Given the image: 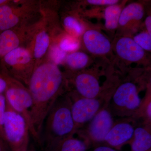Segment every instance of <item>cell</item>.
<instances>
[{"instance_id":"obj_2","label":"cell","mask_w":151,"mask_h":151,"mask_svg":"<svg viewBox=\"0 0 151 151\" xmlns=\"http://www.w3.org/2000/svg\"><path fill=\"white\" fill-rule=\"evenodd\" d=\"M69 99L58 98L47 116L40 135V145L44 151H56L63 141L76 131Z\"/></svg>"},{"instance_id":"obj_19","label":"cell","mask_w":151,"mask_h":151,"mask_svg":"<svg viewBox=\"0 0 151 151\" xmlns=\"http://www.w3.org/2000/svg\"><path fill=\"white\" fill-rule=\"evenodd\" d=\"M87 148L85 141L73 137V136L63 141L56 151H86Z\"/></svg>"},{"instance_id":"obj_9","label":"cell","mask_w":151,"mask_h":151,"mask_svg":"<svg viewBox=\"0 0 151 151\" xmlns=\"http://www.w3.org/2000/svg\"><path fill=\"white\" fill-rule=\"evenodd\" d=\"M83 40L86 49L94 55H105L111 49L110 40L103 34L94 29H89L84 33Z\"/></svg>"},{"instance_id":"obj_30","label":"cell","mask_w":151,"mask_h":151,"mask_svg":"<svg viewBox=\"0 0 151 151\" xmlns=\"http://www.w3.org/2000/svg\"><path fill=\"white\" fill-rule=\"evenodd\" d=\"M145 25L147 28V32L151 35V17L149 16L146 18L145 19Z\"/></svg>"},{"instance_id":"obj_17","label":"cell","mask_w":151,"mask_h":151,"mask_svg":"<svg viewBox=\"0 0 151 151\" xmlns=\"http://www.w3.org/2000/svg\"><path fill=\"white\" fill-rule=\"evenodd\" d=\"M50 42V38L48 32L42 29L35 35L34 44L33 57L38 60L41 59L46 54Z\"/></svg>"},{"instance_id":"obj_12","label":"cell","mask_w":151,"mask_h":151,"mask_svg":"<svg viewBox=\"0 0 151 151\" xmlns=\"http://www.w3.org/2000/svg\"><path fill=\"white\" fill-rule=\"evenodd\" d=\"M74 84L77 92L83 97L95 98L100 91L99 81L95 76L88 73L76 76Z\"/></svg>"},{"instance_id":"obj_26","label":"cell","mask_w":151,"mask_h":151,"mask_svg":"<svg viewBox=\"0 0 151 151\" xmlns=\"http://www.w3.org/2000/svg\"><path fill=\"white\" fill-rule=\"evenodd\" d=\"M9 76L0 68V94H4L8 86Z\"/></svg>"},{"instance_id":"obj_27","label":"cell","mask_w":151,"mask_h":151,"mask_svg":"<svg viewBox=\"0 0 151 151\" xmlns=\"http://www.w3.org/2000/svg\"><path fill=\"white\" fill-rule=\"evenodd\" d=\"M119 1L117 0H88L87 2L95 6H111L117 4Z\"/></svg>"},{"instance_id":"obj_3","label":"cell","mask_w":151,"mask_h":151,"mask_svg":"<svg viewBox=\"0 0 151 151\" xmlns=\"http://www.w3.org/2000/svg\"><path fill=\"white\" fill-rule=\"evenodd\" d=\"M4 132L5 141L11 151H28L30 134L28 125L23 117L14 111L7 103Z\"/></svg>"},{"instance_id":"obj_10","label":"cell","mask_w":151,"mask_h":151,"mask_svg":"<svg viewBox=\"0 0 151 151\" xmlns=\"http://www.w3.org/2000/svg\"><path fill=\"white\" fill-rule=\"evenodd\" d=\"M116 50L120 58L129 62L140 61L145 55V50L133 39L128 37H123L117 41Z\"/></svg>"},{"instance_id":"obj_7","label":"cell","mask_w":151,"mask_h":151,"mask_svg":"<svg viewBox=\"0 0 151 151\" xmlns=\"http://www.w3.org/2000/svg\"><path fill=\"white\" fill-rule=\"evenodd\" d=\"M113 101L117 107L130 111L137 109L141 103L137 86L130 82L123 83L117 88Z\"/></svg>"},{"instance_id":"obj_32","label":"cell","mask_w":151,"mask_h":151,"mask_svg":"<svg viewBox=\"0 0 151 151\" xmlns=\"http://www.w3.org/2000/svg\"><path fill=\"white\" fill-rule=\"evenodd\" d=\"M9 1H6V0H0V6L7 4Z\"/></svg>"},{"instance_id":"obj_15","label":"cell","mask_w":151,"mask_h":151,"mask_svg":"<svg viewBox=\"0 0 151 151\" xmlns=\"http://www.w3.org/2000/svg\"><path fill=\"white\" fill-rule=\"evenodd\" d=\"M144 15L142 6L138 3H133L125 7L121 12L119 24L125 26L132 21L140 20Z\"/></svg>"},{"instance_id":"obj_20","label":"cell","mask_w":151,"mask_h":151,"mask_svg":"<svg viewBox=\"0 0 151 151\" xmlns=\"http://www.w3.org/2000/svg\"><path fill=\"white\" fill-rule=\"evenodd\" d=\"M65 62L71 69H81L88 64L89 58L88 55L82 52H75L65 57Z\"/></svg>"},{"instance_id":"obj_13","label":"cell","mask_w":151,"mask_h":151,"mask_svg":"<svg viewBox=\"0 0 151 151\" xmlns=\"http://www.w3.org/2000/svg\"><path fill=\"white\" fill-rule=\"evenodd\" d=\"M9 3L0 6V33L13 29L21 22V13Z\"/></svg>"},{"instance_id":"obj_8","label":"cell","mask_w":151,"mask_h":151,"mask_svg":"<svg viewBox=\"0 0 151 151\" xmlns=\"http://www.w3.org/2000/svg\"><path fill=\"white\" fill-rule=\"evenodd\" d=\"M113 125L111 113L107 109L101 110L92 119L88 128V133L94 142L104 141Z\"/></svg>"},{"instance_id":"obj_21","label":"cell","mask_w":151,"mask_h":151,"mask_svg":"<svg viewBox=\"0 0 151 151\" xmlns=\"http://www.w3.org/2000/svg\"><path fill=\"white\" fill-rule=\"evenodd\" d=\"M63 24L68 31L75 36L81 35L84 32L83 25L74 17L70 16L65 17L63 20Z\"/></svg>"},{"instance_id":"obj_6","label":"cell","mask_w":151,"mask_h":151,"mask_svg":"<svg viewBox=\"0 0 151 151\" xmlns=\"http://www.w3.org/2000/svg\"><path fill=\"white\" fill-rule=\"evenodd\" d=\"M70 111L76 129L94 118L99 111L101 103L98 99L81 97L71 102Z\"/></svg>"},{"instance_id":"obj_11","label":"cell","mask_w":151,"mask_h":151,"mask_svg":"<svg viewBox=\"0 0 151 151\" xmlns=\"http://www.w3.org/2000/svg\"><path fill=\"white\" fill-rule=\"evenodd\" d=\"M134 132V127L129 123H119L113 125L104 141L111 147L119 148L132 139Z\"/></svg>"},{"instance_id":"obj_22","label":"cell","mask_w":151,"mask_h":151,"mask_svg":"<svg viewBox=\"0 0 151 151\" xmlns=\"http://www.w3.org/2000/svg\"><path fill=\"white\" fill-rule=\"evenodd\" d=\"M133 40L145 51H151V35L147 32L140 33Z\"/></svg>"},{"instance_id":"obj_24","label":"cell","mask_w":151,"mask_h":151,"mask_svg":"<svg viewBox=\"0 0 151 151\" xmlns=\"http://www.w3.org/2000/svg\"><path fill=\"white\" fill-rule=\"evenodd\" d=\"M6 104V100L4 94H0V137L4 141V124Z\"/></svg>"},{"instance_id":"obj_14","label":"cell","mask_w":151,"mask_h":151,"mask_svg":"<svg viewBox=\"0 0 151 151\" xmlns=\"http://www.w3.org/2000/svg\"><path fill=\"white\" fill-rule=\"evenodd\" d=\"M23 38L14 29L0 33V60L10 52L21 47Z\"/></svg>"},{"instance_id":"obj_29","label":"cell","mask_w":151,"mask_h":151,"mask_svg":"<svg viewBox=\"0 0 151 151\" xmlns=\"http://www.w3.org/2000/svg\"><path fill=\"white\" fill-rule=\"evenodd\" d=\"M93 151H117L108 146H99L94 149Z\"/></svg>"},{"instance_id":"obj_5","label":"cell","mask_w":151,"mask_h":151,"mask_svg":"<svg viewBox=\"0 0 151 151\" xmlns=\"http://www.w3.org/2000/svg\"><path fill=\"white\" fill-rule=\"evenodd\" d=\"M4 94L9 106L23 117L29 127L30 134L38 143H39V138L34 129L32 122L30 112L33 102L27 87L9 76L8 86Z\"/></svg>"},{"instance_id":"obj_18","label":"cell","mask_w":151,"mask_h":151,"mask_svg":"<svg viewBox=\"0 0 151 151\" xmlns=\"http://www.w3.org/2000/svg\"><path fill=\"white\" fill-rule=\"evenodd\" d=\"M122 12L120 6L117 4L108 6L104 12L105 27L107 29H116L119 24V18Z\"/></svg>"},{"instance_id":"obj_33","label":"cell","mask_w":151,"mask_h":151,"mask_svg":"<svg viewBox=\"0 0 151 151\" xmlns=\"http://www.w3.org/2000/svg\"></svg>"},{"instance_id":"obj_4","label":"cell","mask_w":151,"mask_h":151,"mask_svg":"<svg viewBox=\"0 0 151 151\" xmlns=\"http://www.w3.org/2000/svg\"><path fill=\"white\" fill-rule=\"evenodd\" d=\"M33 57L27 49L19 47L0 60V68L12 78L27 86L35 67Z\"/></svg>"},{"instance_id":"obj_25","label":"cell","mask_w":151,"mask_h":151,"mask_svg":"<svg viewBox=\"0 0 151 151\" xmlns=\"http://www.w3.org/2000/svg\"><path fill=\"white\" fill-rule=\"evenodd\" d=\"M65 52L61 50L59 47H55L51 52V58L54 62L53 63L56 65L62 61L65 58Z\"/></svg>"},{"instance_id":"obj_1","label":"cell","mask_w":151,"mask_h":151,"mask_svg":"<svg viewBox=\"0 0 151 151\" xmlns=\"http://www.w3.org/2000/svg\"><path fill=\"white\" fill-rule=\"evenodd\" d=\"M63 81L62 73L53 62H45L36 66L31 76L27 87L33 102L31 117L40 140L44 122L59 98Z\"/></svg>"},{"instance_id":"obj_28","label":"cell","mask_w":151,"mask_h":151,"mask_svg":"<svg viewBox=\"0 0 151 151\" xmlns=\"http://www.w3.org/2000/svg\"><path fill=\"white\" fill-rule=\"evenodd\" d=\"M0 151H11L5 141L0 137Z\"/></svg>"},{"instance_id":"obj_31","label":"cell","mask_w":151,"mask_h":151,"mask_svg":"<svg viewBox=\"0 0 151 151\" xmlns=\"http://www.w3.org/2000/svg\"><path fill=\"white\" fill-rule=\"evenodd\" d=\"M146 114L149 118L151 119V102L149 103L146 109Z\"/></svg>"},{"instance_id":"obj_23","label":"cell","mask_w":151,"mask_h":151,"mask_svg":"<svg viewBox=\"0 0 151 151\" xmlns=\"http://www.w3.org/2000/svg\"><path fill=\"white\" fill-rule=\"evenodd\" d=\"M78 47V41L74 37L70 36L64 37L60 43V48L65 52L75 51Z\"/></svg>"},{"instance_id":"obj_16","label":"cell","mask_w":151,"mask_h":151,"mask_svg":"<svg viewBox=\"0 0 151 151\" xmlns=\"http://www.w3.org/2000/svg\"><path fill=\"white\" fill-rule=\"evenodd\" d=\"M131 151H150L151 135L145 129L138 127L134 130Z\"/></svg>"}]
</instances>
